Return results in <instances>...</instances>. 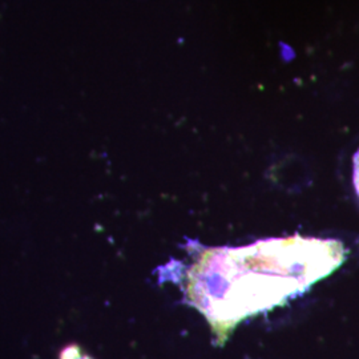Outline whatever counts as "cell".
<instances>
[{"mask_svg": "<svg viewBox=\"0 0 359 359\" xmlns=\"http://www.w3.org/2000/svg\"><path fill=\"white\" fill-rule=\"evenodd\" d=\"M60 359H92L76 345H69L60 353Z\"/></svg>", "mask_w": 359, "mask_h": 359, "instance_id": "2", "label": "cell"}, {"mask_svg": "<svg viewBox=\"0 0 359 359\" xmlns=\"http://www.w3.org/2000/svg\"><path fill=\"white\" fill-rule=\"evenodd\" d=\"M353 182H354V188L355 192L359 197V151L354 156V167H353Z\"/></svg>", "mask_w": 359, "mask_h": 359, "instance_id": "3", "label": "cell"}, {"mask_svg": "<svg viewBox=\"0 0 359 359\" xmlns=\"http://www.w3.org/2000/svg\"><path fill=\"white\" fill-rule=\"evenodd\" d=\"M345 259L341 241L302 236L209 248L187 271L185 293L222 345L240 322L308 292Z\"/></svg>", "mask_w": 359, "mask_h": 359, "instance_id": "1", "label": "cell"}]
</instances>
